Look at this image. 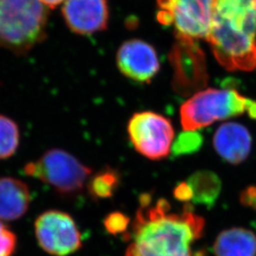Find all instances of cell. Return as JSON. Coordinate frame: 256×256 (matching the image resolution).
<instances>
[{
	"label": "cell",
	"instance_id": "12",
	"mask_svg": "<svg viewBox=\"0 0 256 256\" xmlns=\"http://www.w3.org/2000/svg\"><path fill=\"white\" fill-rule=\"evenodd\" d=\"M212 144L224 160L232 164H238L247 158L252 140L250 133L243 124L226 122L216 129Z\"/></svg>",
	"mask_w": 256,
	"mask_h": 256
},
{
	"label": "cell",
	"instance_id": "7",
	"mask_svg": "<svg viewBox=\"0 0 256 256\" xmlns=\"http://www.w3.org/2000/svg\"><path fill=\"white\" fill-rule=\"evenodd\" d=\"M128 137L140 155L158 160L170 154L174 132L171 122L152 111L135 113L128 122Z\"/></svg>",
	"mask_w": 256,
	"mask_h": 256
},
{
	"label": "cell",
	"instance_id": "2",
	"mask_svg": "<svg viewBox=\"0 0 256 256\" xmlns=\"http://www.w3.org/2000/svg\"><path fill=\"white\" fill-rule=\"evenodd\" d=\"M207 40L227 70H254L256 0H216Z\"/></svg>",
	"mask_w": 256,
	"mask_h": 256
},
{
	"label": "cell",
	"instance_id": "15",
	"mask_svg": "<svg viewBox=\"0 0 256 256\" xmlns=\"http://www.w3.org/2000/svg\"><path fill=\"white\" fill-rule=\"evenodd\" d=\"M192 192L191 202L212 206L218 196L221 188L220 178L210 171H198L186 182Z\"/></svg>",
	"mask_w": 256,
	"mask_h": 256
},
{
	"label": "cell",
	"instance_id": "10",
	"mask_svg": "<svg viewBox=\"0 0 256 256\" xmlns=\"http://www.w3.org/2000/svg\"><path fill=\"white\" fill-rule=\"evenodd\" d=\"M62 16L66 27L79 36H92L108 27V0H66Z\"/></svg>",
	"mask_w": 256,
	"mask_h": 256
},
{
	"label": "cell",
	"instance_id": "6",
	"mask_svg": "<svg viewBox=\"0 0 256 256\" xmlns=\"http://www.w3.org/2000/svg\"><path fill=\"white\" fill-rule=\"evenodd\" d=\"M216 0H158V20L173 26L178 37L207 39Z\"/></svg>",
	"mask_w": 256,
	"mask_h": 256
},
{
	"label": "cell",
	"instance_id": "5",
	"mask_svg": "<svg viewBox=\"0 0 256 256\" xmlns=\"http://www.w3.org/2000/svg\"><path fill=\"white\" fill-rule=\"evenodd\" d=\"M24 173L52 186L64 196L81 192L92 176V169L62 149H50L24 167Z\"/></svg>",
	"mask_w": 256,
	"mask_h": 256
},
{
	"label": "cell",
	"instance_id": "11",
	"mask_svg": "<svg viewBox=\"0 0 256 256\" xmlns=\"http://www.w3.org/2000/svg\"><path fill=\"white\" fill-rule=\"evenodd\" d=\"M180 86L189 90L200 88L207 81L205 58L200 48L194 40L178 37L172 54Z\"/></svg>",
	"mask_w": 256,
	"mask_h": 256
},
{
	"label": "cell",
	"instance_id": "19",
	"mask_svg": "<svg viewBox=\"0 0 256 256\" xmlns=\"http://www.w3.org/2000/svg\"><path fill=\"white\" fill-rule=\"evenodd\" d=\"M16 236L0 221V256H12L16 248Z\"/></svg>",
	"mask_w": 256,
	"mask_h": 256
},
{
	"label": "cell",
	"instance_id": "14",
	"mask_svg": "<svg viewBox=\"0 0 256 256\" xmlns=\"http://www.w3.org/2000/svg\"><path fill=\"white\" fill-rule=\"evenodd\" d=\"M214 252L216 256H256V236L244 228L225 230L216 239Z\"/></svg>",
	"mask_w": 256,
	"mask_h": 256
},
{
	"label": "cell",
	"instance_id": "9",
	"mask_svg": "<svg viewBox=\"0 0 256 256\" xmlns=\"http://www.w3.org/2000/svg\"><path fill=\"white\" fill-rule=\"evenodd\" d=\"M116 64L120 72L138 82H149L160 70L155 48L142 39H129L117 52Z\"/></svg>",
	"mask_w": 256,
	"mask_h": 256
},
{
	"label": "cell",
	"instance_id": "17",
	"mask_svg": "<svg viewBox=\"0 0 256 256\" xmlns=\"http://www.w3.org/2000/svg\"><path fill=\"white\" fill-rule=\"evenodd\" d=\"M19 129L16 122L0 115V160L14 155L19 146Z\"/></svg>",
	"mask_w": 256,
	"mask_h": 256
},
{
	"label": "cell",
	"instance_id": "1",
	"mask_svg": "<svg viewBox=\"0 0 256 256\" xmlns=\"http://www.w3.org/2000/svg\"><path fill=\"white\" fill-rule=\"evenodd\" d=\"M204 227L205 220L189 204L176 212L164 198L153 200L144 194L131 230L124 236L129 241L126 256H203L192 245Z\"/></svg>",
	"mask_w": 256,
	"mask_h": 256
},
{
	"label": "cell",
	"instance_id": "22",
	"mask_svg": "<svg viewBox=\"0 0 256 256\" xmlns=\"http://www.w3.org/2000/svg\"><path fill=\"white\" fill-rule=\"evenodd\" d=\"M48 9H55L59 5H61L66 0H38Z\"/></svg>",
	"mask_w": 256,
	"mask_h": 256
},
{
	"label": "cell",
	"instance_id": "21",
	"mask_svg": "<svg viewBox=\"0 0 256 256\" xmlns=\"http://www.w3.org/2000/svg\"><path fill=\"white\" fill-rule=\"evenodd\" d=\"M241 203L247 207L256 210V186L248 187L240 196Z\"/></svg>",
	"mask_w": 256,
	"mask_h": 256
},
{
	"label": "cell",
	"instance_id": "13",
	"mask_svg": "<svg viewBox=\"0 0 256 256\" xmlns=\"http://www.w3.org/2000/svg\"><path fill=\"white\" fill-rule=\"evenodd\" d=\"M30 192L22 180L0 178V220L12 221L22 218L30 207Z\"/></svg>",
	"mask_w": 256,
	"mask_h": 256
},
{
	"label": "cell",
	"instance_id": "3",
	"mask_svg": "<svg viewBox=\"0 0 256 256\" xmlns=\"http://www.w3.org/2000/svg\"><path fill=\"white\" fill-rule=\"evenodd\" d=\"M48 12L38 0H0V48L28 54L46 37Z\"/></svg>",
	"mask_w": 256,
	"mask_h": 256
},
{
	"label": "cell",
	"instance_id": "4",
	"mask_svg": "<svg viewBox=\"0 0 256 256\" xmlns=\"http://www.w3.org/2000/svg\"><path fill=\"white\" fill-rule=\"evenodd\" d=\"M184 131H196L216 120L247 114L256 120V101L232 88H207L194 93L180 106Z\"/></svg>",
	"mask_w": 256,
	"mask_h": 256
},
{
	"label": "cell",
	"instance_id": "18",
	"mask_svg": "<svg viewBox=\"0 0 256 256\" xmlns=\"http://www.w3.org/2000/svg\"><path fill=\"white\" fill-rule=\"evenodd\" d=\"M203 144V138L196 131H184L172 146L174 156L187 155L198 151Z\"/></svg>",
	"mask_w": 256,
	"mask_h": 256
},
{
	"label": "cell",
	"instance_id": "20",
	"mask_svg": "<svg viewBox=\"0 0 256 256\" xmlns=\"http://www.w3.org/2000/svg\"><path fill=\"white\" fill-rule=\"evenodd\" d=\"M129 220L128 216L119 212L110 214L104 220V227L111 234L126 232Z\"/></svg>",
	"mask_w": 256,
	"mask_h": 256
},
{
	"label": "cell",
	"instance_id": "16",
	"mask_svg": "<svg viewBox=\"0 0 256 256\" xmlns=\"http://www.w3.org/2000/svg\"><path fill=\"white\" fill-rule=\"evenodd\" d=\"M119 184V174L115 170L106 169L90 176L88 188L94 200H102L112 196Z\"/></svg>",
	"mask_w": 256,
	"mask_h": 256
},
{
	"label": "cell",
	"instance_id": "8",
	"mask_svg": "<svg viewBox=\"0 0 256 256\" xmlns=\"http://www.w3.org/2000/svg\"><path fill=\"white\" fill-rule=\"evenodd\" d=\"M34 228L40 247L52 256H68L82 246L75 221L64 212L50 210L41 214L36 220Z\"/></svg>",
	"mask_w": 256,
	"mask_h": 256
}]
</instances>
